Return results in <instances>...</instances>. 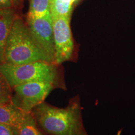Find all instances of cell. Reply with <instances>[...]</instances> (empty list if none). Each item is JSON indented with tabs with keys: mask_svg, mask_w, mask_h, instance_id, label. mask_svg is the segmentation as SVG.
I'll list each match as a JSON object with an SVG mask.
<instances>
[{
	"mask_svg": "<svg viewBox=\"0 0 135 135\" xmlns=\"http://www.w3.org/2000/svg\"><path fill=\"white\" fill-rule=\"evenodd\" d=\"M36 122L51 135H88L81 118L78 97L70 99L65 108L43 102L32 111Z\"/></svg>",
	"mask_w": 135,
	"mask_h": 135,
	"instance_id": "obj_1",
	"label": "cell"
},
{
	"mask_svg": "<svg viewBox=\"0 0 135 135\" xmlns=\"http://www.w3.org/2000/svg\"><path fill=\"white\" fill-rule=\"evenodd\" d=\"M35 61L53 63L34 38L28 25L16 18L6 41L4 62L23 65Z\"/></svg>",
	"mask_w": 135,
	"mask_h": 135,
	"instance_id": "obj_2",
	"label": "cell"
},
{
	"mask_svg": "<svg viewBox=\"0 0 135 135\" xmlns=\"http://www.w3.org/2000/svg\"><path fill=\"white\" fill-rule=\"evenodd\" d=\"M0 71L12 89L26 83L55 82L58 77L56 65L46 61H35L23 65L3 62L0 63Z\"/></svg>",
	"mask_w": 135,
	"mask_h": 135,
	"instance_id": "obj_3",
	"label": "cell"
},
{
	"mask_svg": "<svg viewBox=\"0 0 135 135\" xmlns=\"http://www.w3.org/2000/svg\"><path fill=\"white\" fill-rule=\"evenodd\" d=\"M55 82L35 81L15 87V95L12 101L27 113H31L37 106L44 102L55 88Z\"/></svg>",
	"mask_w": 135,
	"mask_h": 135,
	"instance_id": "obj_4",
	"label": "cell"
},
{
	"mask_svg": "<svg viewBox=\"0 0 135 135\" xmlns=\"http://www.w3.org/2000/svg\"><path fill=\"white\" fill-rule=\"evenodd\" d=\"M55 46V65L71 60L74 51V43L71 31L70 18L52 17Z\"/></svg>",
	"mask_w": 135,
	"mask_h": 135,
	"instance_id": "obj_5",
	"label": "cell"
},
{
	"mask_svg": "<svg viewBox=\"0 0 135 135\" xmlns=\"http://www.w3.org/2000/svg\"><path fill=\"white\" fill-rule=\"evenodd\" d=\"M27 23L36 41L51 61L55 64V46L51 15L27 19Z\"/></svg>",
	"mask_w": 135,
	"mask_h": 135,
	"instance_id": "obj_6",
	"label": "cell"
},
{
	"mask_svg": "<svg viewBox=\"0 0 135 135\" xmlns=\"http://www.w3.org/2000/svg\"><path fill=\"white\" fill-rule=\"evenodd\" d=\"M27 114L13 101L0 103V123L1 124L19 129Z\"/></svg>",
	"mask_w": 135,
	"mask_h": 135,
	"instance_id": "obj_7",
	"label": "cell"
},
{
	"mask_svg": "<svg viewBox=\"0 0 135 135\" xmlns=\"http://www.w3.org/2000/svg\"><path fill=\"white\" fill-rule=\"evenodd\" d=\"M16 16L11 8L0 9V63L4 62V52L8 37Z\"/></svg>",
	"mask_w": 135,
	"mask_h": 135,
	"instance_id": "obj_8",
	"label": "cell"
},
{
	"mask_svg": "<svg viewBox=\"0 0 135 135\" xmlns=\"http://www.w3.org/2000/svg\"><path fill=\"white\" fill-rule=\"evenodd\" d=\"M51 14L50 0H30L27 19L41 18Z\"/></svg>",
	"mask_w": 135,
	"mask_h": 135,
	"instance_id": "obj_9",
	"label": "cell"
},
{
	"mask_svg": "<svg viewBox=\"0 0 135 135\" xmlns=\"http://www.w3.org/2000/svg\"><path fill=\"white\" fill-rule=\"evenodd\" d=\"M50 1L52 17H66L70 18L73 5L69 0H50Z\"/></svg>",
	"mask_w": 135,
	"mask_h": 135,
	"instance_id": "obj_10",
	"label": "cell"
},
{
	"mask_svg": "<svg viewBox=\"0 0 135 135\" xmlns=\"http://www.w3.org/2000/svg\"><path fill=\"white\" fill-rule=\"evenodd\" d=\"M18 131L19 135H43L37 127V122L32 113L26 114Z\"/></svg>",
	"mask_w": 135,
	"mask_h": 135,
	"instance_id": "obj_11",
	"label": "cell"
},
{
	"mask_svg": "<svg viewBox=\"0 0 135 135\" xmlns=\"http://www.w3.org/2000/svg\"><path fill=\"white\" fill-rule=\"evenodd\" d=\"M4 75L0 71V103L12 101V90Z\"/></svg>",
	"mask_w": 135,
	"mask_h": 135,
	"instance_id": "obj_12",
	"label": "cell"
},
{
	"mask_svg": "<svg viewBox=\"0 0 135 135\" xmlns=\"http://www.w3.org/2000/svg\"><path fill=\"white\" fill-rule=\"evenodd\" d=\"M0 135H19V131L18 128L0 123Z\"/></svg>",
	"mask_w": 135,
	"mask_h": 135,
	"instance_id": "obj_13",
	"label": "cell"
},
{
	"mask_svg": "<svg viewBox=\"0 0 135 135\" xmlns=\"http://www.w3.org/2000/svg\"><path fill=\"white\" fill-rule=\"evenodd\" d=\"M14 4V0H0V9L11 8Z\"/></svg>",
	"mask_w": 135,
	"mask_h": 135,
	"instance_id": "obj_14",
	"label": "cell"
},
{
	"mask_svg": "<svg viewBox=\"0 0 135 135\" xmlns=\"http://www.w3.org/2000/svg\"><path fill=\"white\" fill-rule=\"evenodd\" d=\"M70 1V3H71V4L73 6L74 4H75L76 3H77L78 1H80V0H69Z\"/></svg>",
	"mask_w": 135,
	"mask_h": 135,
	"instance_id": "obj_15",
	"label": "cell"
},
{
	"mask_svg": "<svg viewBox=\"0 0 135 135\" xmlns=\"http://www.w3.org/2000/svg\"><path fill=\"white\" fill-rule=\"evenodd\" d=\"M19 1H20V0H14V3H15V4H18V3H19Z\"/></svg>",
	"mask_w": 135,
	"mask_h": 135,
	"instance_id": "obj_16",
	"label": "cell"
}]
</instances>
